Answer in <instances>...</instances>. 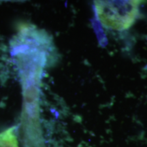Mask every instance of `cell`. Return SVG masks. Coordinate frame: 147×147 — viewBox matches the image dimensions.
<instances>
[{"instance_id":"2","label":"cell","mask_w":147,"mask_h":147,"mask_svg":"<svg viewBox=\"0 0 147 147\" xmlns=\"http://www.w3.org/2000/svg\"><path fill=\"white\" fill-rule=\"evenodd\" d=\"M0 147H18L14 127L0 133Z\"/></svg>"},{"instance_id":"1","label":"cell","mask_w":147,"mask_h":147,"mask_svg":"<svg viewBox=\"0 0 147 147\" xmlns=\"http://www.w3.org/2000/svg\"><path fill=\"white\" fill-rule=\"evenodd\" d=\"M141 1H95L100 23L108 29L122 31L129 28L136 19Z\"/></svg>"}]
</instances>
